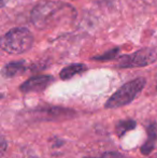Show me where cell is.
<instances>
[{"mask_svg":"<svg viewBox=\"0 0 157 158\" xmlns=\"http://www.w3.org/2000/svg\"><path fill=\"white\" fill-rule=\"evenodd\" d=\"M53 81V77L50 75H38L29 79L25 83L22 84L21 90L24 93H31V92H42L44 90L50 83Z\"/></svg>","mask_w":157,"mask_h":158,"instance_id":"5b68a950","label":"cell"},{"mask_svg":"<svg viewBox=\"0 0 157 158\" xmlns=\"http://www.w3.org/2000/svg\"><path fill=\"white\" fill-rule=\"evenodd\" d=\"M25 69V64L23 61H15V63L8 64L3 69V74L6 77H12L23 72Z\"/></svg>","mask_w":157,"mask_h":158,"instance_id":"52a82bcc","label":"cell"},{"mask_svg":"<svg viewBox=\"0 0 157 158\" xmlns=\"http://www.w3.org/2000/svg\"><path fill=\"white\" fill-rule=\"evenodd\" d=\"M157 59V54L151 48H143L131 55H127L119 59L118 66L121 68H132V67H143L154 63Z\"/></svg>","mask_w":157,"mask_h":158,"instance_id":"277c9868","label":"cell"},{"mask_svg":"<svg viewBox=\"0 0 157 158\" xmlns=\"http://www.w3.org/2000/svg\"><path fill=\"white\" fill-rule=\"evenodd\" d=\"M155 139H156L155 130H151V129H150V131H149V141H147V143H145V145L142 148L143 154H149V153L151 152L152 150H153Z\"/></svg>","mask_w":157,"mask_h":158,"instance_id":"9c48e42d","label":"cell"},{"mask_svg":"<svg viewBox=\"0 0 157 158\" xmlns=\"http://www.w3.org/2000/svg\"><path fill=\"white\" fill-rule=\"evenodd\" d=\"M70 12L74 10L69 4L58 1H41L34 8L31 21L39 29H48L54 25H58L64 19L69 17Z\"/></svg>","mask_w":157,"mask_h":158,"instance_id":"6da1fadb","label":"cell"},{"mask_svg":"<svg viewBox=\"0 0 157 158\" xmlns=\"http://www.w3.org/2000/svg\"><path fill=\"white\" fill-rule=\"evenodd\" d=\"M134 127H136V123L134 121H122L116 127V131H118V135H123L124 133L134 129Z\"/></svg>","mask_w":157,"mask_h":158,"instance_id":"ba28073f","label":"cell"},{"mask_svg":"<svg viewBox=\"0 0 157 158\" xmlns=\"http://www.w3.org/2000/svg\"><path fill=\"white\" fill-rule=\"evenodd\" d=\"M34 38L27 28L19 27L11 29L1 38V48L10 54H21L32 45Z\"/></svg>","mask_w":157,"mask_h":158,"instance_id":"7a4b0ae2","label":"cell"},{"mask_svg":"<svg viewBox=\"0 0 157 158\" xmlns=\"http://www.w3.org/2000/svg\"><path fill=\"white\" fill-rule=\"evenodd\" d=\"M86 67L82 64H70V66L64 68L63 70L60 71V77L63 80H68L73 77L76 74H79V73H82L83 71H85Z\"/></svg>","mask_w":157,"mask_h":158,"instance_id":"8992f818","label":"cell"},{"mask_svg":"<svg viewBox=\"0 0 157 158\" xmlns=\"http://www.w3.org/2000/svg\"><path fill=\"white\" fill-rule=\"evenodd\" d=\"M144 85L145 80L143 77H138L128 82L110 97V99L105 103V106L109 109H114L126 106L137 97V95L142 90Z\"/></svg>","mask_w":157,"mask_h":158,"instance_id":"3957f363","label":"cell"},{"mask_svg":"<svg viewBox=\"0 0 157 158\" xmlns=\"http://www.w3.org/2000/svg\"><path fill=\"white\" fill-rule=\"evenodd\" d=\"M101 158H124L122 155L118 154V153H113V152H109V153H105L103 154Z\"/></svg>","mask_w":157,"mask_h":158,"instance_id":"30bf717a","label":"cell"}]
</instances>
